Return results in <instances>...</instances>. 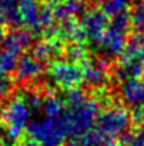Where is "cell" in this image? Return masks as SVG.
Segmentation results:
<instances>
[{
	"mask_svg": "<svg viewBox=\"0 0 144 146\" xmlns=\"http://www.w3.org/2000/svg\"><path fill=\"white\" fill-rule=\"evenodd\" d=\"M65 102V123L67 134L78 142L94 129L101 111L100 99L82 89L67 91Z\"/></svg>",
	"mask_w": 144,
	"mask_h": 146,
	"instance_id": "cell-1",
	"label": "cell"
},
{
	"mask_svg": "<svg viewBox=\"0 0 144 146\" xmlns=\"http://www.w3.org/2000/svg\"><path fill=\"white\" fill-rule=\"evenodd\" d=\"M32 112L34 110L26 94L12 95L4 103L0 111V127L7 146H14L22 139L23 133L27 131V127L31 123Z\"/></svg>",
	"mask_w": 144,
	"mask_h": 146,
	"instance_id": "cell-2",
	"label": "cell"
},
{
	"mask_svg": "<svg viewBox=\"0 0 144 146\" xmlns=\"http://www.w3.org/2000/svg\"><path fill=\"white\" fill-rule=\"evenodd\" d=\"M132 122V112L125 106L109 103L100 111L93 130L107 146H113L131 130Z\"/></svg>",
	"mask_w": 144,
	"mask_h": 146,
	"instance_id": "cell-3",
	"label": "cell"
},
{
	"mask_svg": "<svg viewBox=\"0 0 144 146\" xmlns=\"http://www.w3.org/2000/svg\"><path fill=\"white\" fill-rule=\"evenodd\" d=\"M27 133L31 139L42 146H62L69 135L65 123V114L59 118L43 115L38 119L31 120L27 127Z\"/></svg>",
	"mask_w": 144,
	"mask_h": 146,
	"instance_id": "cell-4",
	"label": "cell"
},
{
	"mask_svg": "<svg viewBox=\"0 0 144 146\" xmlns=\"http://www.w3.org/2000/svg\"><path fill=\"white\" fill-rule=\"evenodd\" d=\"M31 38L32 34L23 29H14L8 35L4 36L0 47V76H7L15 70L23 56V50L30 45Z\"/></svg>",
	"mask_w": 144,
	"mask_h": 146,
	"instance_id": "cell-5",
	"label": "cell"
},
{
	"mask_svg": "<svg viewBox=\"0 0 144 146\" xmlns=\"http://www.w3.org/2000/svg\"><path fill=\"white\" fill-rule=\"evenodd\" d=\"M49 77L58 88L72 91L80 88L85 83V69L84 62H76L69 58L53 61L49 68Z\"/></svg>",
	"mask_w": 144,
	"mask_h": 146,
	"instance_id": "cell-6",
	"label": "cell"
},
{
	"mask_svg": "<svg viewBox=\"0 0 144 146\" xmlns=\"http://www.w3.org/2000/svg\"><path fill=\"white\" fill-rule=\"evenodd\" d=\"M109 26V18L101 8H89L82 14L80 27L85 41L97 46Z\"/></svg>",
	"mask_w": 144,
	"mask_h": 146,
	"instance_id": "cell-7",
	"label": "cell"
},
{
	"mask_svg": "<svg viewBox=\"0 0 144 146\" xmlns=\"http://www.w3.org/2000/svg\"><path fill=\"white\" fill-rule=\"evenodd\" d=\"M45 64L34 53L23 54L15 68V80L22 84H31L38 81L45 73Z\"/></svg>",
	"mask_w": 144,
	"mask_h": 146,
	"instance_id": "cell-8",
	"label": "cell"
},
{
	"mask_svg": "<svg viewBox=\"0 0 144 146\" xmlns=\"http://www.w3.org/2000/svg\"><path fill=\"white\" fill-rule=\"evenodd\" d=\"M84 69H85V84L96 89L105 87L112 74L107 58H97V60L86 58L84 61Z\"/></svg>",
	"mask_w": 144,
	"mask_h": 146,
	"instance_id": "cell-9",
	"label": "cell"
},
{
	"mask_svg": "<svg viewBox=\"0 0 144 146\" xmlns=\"http://www.w3.org/2000/svg\"><path fill=\"white\" fill-rule=\"evenodd\" d=\"M127 35L128 31L109 25L101 41L98 42L97 47L103 52L105 57H120L128 42Z\"/></svg>",
	"mask_w": 144,
	"mask_h": 146,
	"instance_id": "cell-10",
	"label": "cell"
},
{
	"mask_svg": "<svg viewBox=\"0 0 144 146\" xmlns=\"http://www.w3.org/2000/svg\"><path fill=\"white\" fill-rule=\"evenodd\" d=\"M112 74L118 83L137 80L144 76V62L141 58L120 56L116 66L112 69Z\"/></svg>",
	"mask_w": 144,
	"mask_h": 146,
	"instance_id": "cell-11",
	"label": "cell"
},
{
	"mask_svg": "<svg viewBox=\"0 0 144 146\" xmlns=\"http://www.w3.org/2000/svg\"><path fill=\"white\" fill-rule=\"evenodd\" d=\"M121 96L135 108L144 107V76L137 80L121 83Z\"/></svg>",
	"mask_w": 144,
	"mask_h": 146,
	"instance_id": "cell-12",
	"label": "cell"
},
{
	"mask_svg": "<svg viewBox=\"0 0 144 146\" xmlns=\"http://www.w3.org/2000/svg\"><path fill=\"white\" fill-rule=\"evenodd\" d=\"M50 10V8H49ZM55 22L65 19H76V16L86 11V0H65L61 5L50 10Z\"/></svg>",
	"mask_w": 144,
	"mask_h": 146,
	"instance_id": "cell-13",
	"label": "cell"
},
{
	"mask_svg": "<svg viewBox=\"0 0 144 146\" xmlns=\"http://www.w3.org/2000/svg\"><path fill=\"white\" fill-rule=\"evenodd\" d=\"M20 0H0V23L3 26L19 27Z\"/></svg>",
	"mask_w": 144,
	"mask_h": 146,
	"instance_id": "cell-14",
	"label": "cell"
},
{
	"mask_svg": "<svg viewBox=\"0 0 144 146\" xmlns=\"http://www.w3.org/2000/svg\"><path fill=\"white\" fill-rule=\"evenodd\" d=\"M100 8L110 19L131 15V3L129 0H101Z\"/></svg>",
	"mask_w": 144,
	"mask_h": 146,
	"instance_id": "cell-15",
	"label": "cell"
},
{
	"mask_svg": "<svg viewBox=\"0 0 144 146\" xmlns=\"http://www.w3.org/2000/svg\"><path fill=\"white\" fill-rule=\"evenodd\" d=\"M123 146H144V122L133 126V129L121 138Z\"/></svg>",
	"mask_w": 144,
	"mask_h": 146,
	"instance_id": "cell-16",
	"label": "cell"
},
{
	"mask_svg": "<svg viewBox=\"0 0 144 146\" xmlns=\"http://www.w3.org/2000/svg\"><path fill=\"white\" fill-rule=\"evenodd\" d=\"M10 88H11V84L8 81V78L5 76L4 77H0V100L10 92Z\"/></svg>",
	"mask_w": 144,
	"mask_h": 146,
	"instance_id": "cell-17",
	"label": "cell"
},
{
	"mask_svg": "<svg viewBox=\"0 0 144 146\" xmlns=\"http://www.w3.org/2000/svg\"><path fill=\"white\" fill-rule=\"evenodd\" d=\"M14 146H42L38 142H35L31 138H24V139H19Z\"/></svg>",
	"mask_w": 144,
	"mask_h": 146,
	"instance_id": "cell-18",
	"label": "cell"
},
{
	"mask_svg": "<svg viewBox=\"0 0 144 146\" xmlns=\"http://www.w3.org/2000/svg\"><path fill=\"white\" fill-rule=\"evenodd\" d=\"M41 1L46 5L47 8L53 10V8H55V7H58V5H61L65 0H41Z\"/></svg>",
	"mask_w": 144,
	"mask_h": 146,
	"instance_id": "cell-19",
	"label": "cell"
},
{
	"mask_svg": "<svg viewBox=\"0 0 144 146\" xmlns=\"http://www.w3.org/2000/svg\"><path fill=\"white\" fill-rule=\"evenodd\" d=\"M4 29H3V25L0 23V47H1V43L4 41ZM0 77H4V76H0Z\"/></svg>",
	"mask_w": 144,
	"mask_h": 146,
	"instance_id": "cell-20",
	"label": "cell"
},
{
	"mask_svg": "<svg viewBox=\"0 0 144 146\" xmlns=\"http://www.w3.org/2000/svg\"><path fill=\"white\" fill-rule=\"evenodd\" d=\"M66 146H82L81 143H69V145H66Z\"/></svg>",
	"mask_w": 144,
	"mask_h": 146,
	"instance_id": "cell-21",
	"label": "cell"
},
{
	"mask_svg": "<svg viewBox=\"0 0 144 146\" xmlns=\"http://www.w3.org/2000/svg\"><path fill=\"white\" fill-rule=\"evenodd\" d=\"M139 34H141V35L144 36V30H143V31H141V33H139Z\"/></svg>",
	"mask_w": 144,
	"mask_h": 146,
	"instance_id": "cell-22",
	"label": "cell"
},
{
	"mask_svg": "<svg viewBox=\"0 0 144 146\" xmlns=\"http://www.w3.org/2000/svg\"><path fill=\"white\" fill-rule=\"evenodd\" d=\"M141 60H143V62H144V53H143V56H141Z\"/></svg>",
	"mask_w": 144,
	"mask_h": 146,
	"instance_id": "cell-23",
	"label": "cell"
},
{
	"mask_svg": "<svg viewBox=\"0 0 144 146\" xmlns=\"http://www.w3.org/2000/svg\"><path fill=\"white\" fill-rule=\"evenodd\" d=\"M113 146H123V145H113Z\"/></svg>",
	"mask_w": 144,
	"mask_h": 146,
	"instance_id": "cell-24",
	"label": "cell"
}]
</instances>
